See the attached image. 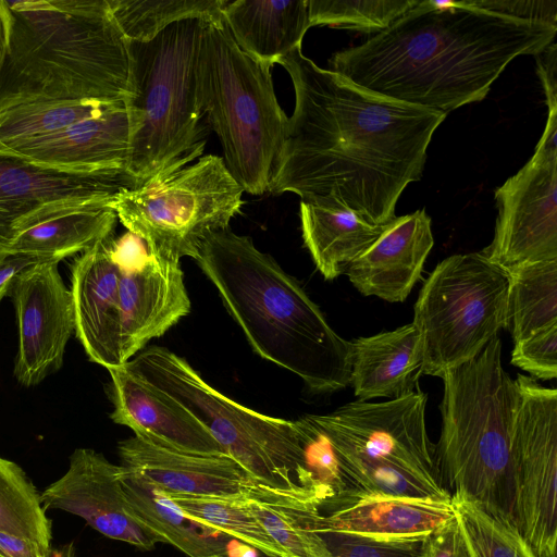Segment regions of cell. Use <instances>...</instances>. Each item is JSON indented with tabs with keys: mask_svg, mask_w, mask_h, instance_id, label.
Returning <instances> with one entry per match:
<instances>
[{
	"mask_svg": "<svg viewBox=\"0 0 557 557\" xmlns=\"http://www.w3.org/2000/svg\"><path fill=\"white\" fill-rule=\"evenodd\" d=\"M295 109L270 193L350 210L385 224L409 183L421 178L426 148L446 115L370 92L318 66L301 47L282 58Z\"/></svg>",
	"mask_w": 557,
	"mask_h": 557,
	"instance_id": "6da1fadb",
	"label": "cell"
},
{
	"mask_svg": "<svg viewBox=\"0 0 557 557\" xmlns=\"http://www.w3.org/2000/svg\"><path fill=\"white\" fill-rule=\"evenodd\" d=\"M557 26L518 20L468 1L420 2L330 70L379 96L447 115L481 101L510 61L536 55Z\"/></svg>",
	"mask_w": 557,
	"mask_h": 557,
	"instance_id": "7a4b0ae2",
	"label": "cell"
},
{
	"mask_svg": "<svg viewBox=\"0 0 557 557\" xmlns=\"http://www.w3.org/2000/svg\"><path fill=\"white\" fill-rule=\"evenodd\" d=\"M0 112L65 100L125 101L129 53L108 0H0Z\"/></svg>",
	"mask_w": 557,
	"mask_h": 557,
	"instance_id": "3957f363",
	"label": "cell"
},
{
	"mask_svg": "<svg viewBox=\"0 0 557 557\" xmlns=\"http://www.w3.org/2000/svg\"><path fill=\"white\" fill-rule=\"evenodd\" d=\"M253 350L315 394L350 384V342L326 322L299 283L250 237L211 232L195 257Z\"/></svg>",
	"mask_w": 557,
	"mask_h": 557,
	"instance_id": "277c9868",
	"label": "cell"
},
{
	"mask_svg": "<svg viewBox=\"0 0 557 557\" xmlns=\"http://www.w3.org/2000/svg\"><path fill=\"white\" fill-rule=\"evenodd\" d=\"M441 379L440 471L455 493L517 527L511 448L517 389L503 368L498 335L474 359Z\"/></svg>",
	"mask_w": 557,
	"mask_h": 557,
	"instance_id": "5b68a950",
	"label": "cell"
},
{
	"mask_svg": "<svg viewBox=\"0 0 557 557\" xmlns=\"http://www.w3.org/2000/svg\"><path fill=\"white\" fill-rule=\"evenodd\" d=\"M205 26L187 18L149 40H128L131 187L176 172L203 152L198 67Z\"/></svg>",
	"mask_w": 557,
	"mask_h": 557,
	"instance_id": "8992f818",
	"label": "cell"
},
{
	"mask_svg": "<svg viewBox=\"0 0 557 557\" xmlns=\"http://www.w3.org/2000/svg\"><path fill=\"white\" fill-rule=\"evenodd\" d=\"M125 366L185 408L262 486L318 510L333 498L310 467L300 419L273 418L235 403L164 347H148Z\"/></svg>",
	"mask_w": 557,
	"mask_h": 557,
	"instance_id": "52a82bcc",
	"label": "cell"
},
{
	"mask_svg": "<svg viewBox=\"0 0 557 557\" xmlns=\"http://www.w3.org/2000/svg\"><path fill=\"white\" fill-rule=\"evenodd\" d=\"M271 65L244 52L224 20L206 22L199 52L203 115L223 148V161L251 195L270 193L277 175L288 117L272 83Z\"/></svg>",
	"mask_w": 557,
	"mask_h": 557,
	"instance_id": "ba28073f",
	"label": "cell"
},
{
	"mask_svg": "<svg viewBox=\"0 0 557 557\" xmlns=\"http://www.w3.org/2000/svg\"><path fill=\"white\" fill-rule=\"evenodd\" d=\"M417 389L382 403L356 400L308 414L325 434L356 492L449 500Z\"/></svg>",
	"mask_w": 557,
	"mask_h": 557,
	"instance_id": "9c48e42d",
	"label": "cell"
},
{
	"mask_svg": "<svg viewBox=\"0 0 557 557\" xmlns=\"http://www.w3.org/2000/svg\"><path fill=\"white\" fill-rule=\"evenodd\" d=\"M244 188L223 158L207 154L165 176L121 187L110 207L157 258H194L208 234L230 226L243 206Z\"/></svg>",
	"mask_w": 557,
	"mask_h": 557,
	"instance_id": "30bf717a",
	"label": "cell"
},
{
	"mask_svg": "<svg viewBox=\"0 0 557 557\" xmlns=\"http://www.w3.org/2000/svg\"><path fill=\"white\" fill-rule=\"evenodd\" d=\"M508 273L482 252L454 255L434 268L413 307L422 374L442 377L508 326Z\"/></svg>",
	"mask_w": 557,
	"mask_h": 557,
	"instance_id": "8fae6325",
	"label": "cell"
},
{
	"mask_svg": "<svg viewBox=\"0 0 557 557\" xmlns=\"http://www.w3.org/2000/svg\"><path fill=\"white\" fill-rule=\"evenodd\" d=\"M515 384L517 527L539 557H556L557 391L522 374Z\"/></svg>",
	"mask_w": 557,
	"mask_h": 557,
	"instance_id": "7c38bea8",
	"label": "cell"
},
{
	"mask_svg": "<svg viewBox=\"0 0 557 557\" xmlns=\"http://www.w3.org/2000/svg\"><path fill=\"white\" fill-rule=\"evenodd\" d=\"M498 218L492 243L481 252L506 272L557 260V151L533 157L495 190Z\"/></svg>",
	"mask_w": 557,
	"mask_h": 557,
	"instance_id": "4fadbf2b",
	"label": "cell"
},
{
	"mask_svg": "<svg viewBox=\"0 0 557 557\" xmlns=\"http://www.w3.org/2000/svg\"><path fill=\"white\" fill-rule=\"evenodd\" d=\"M110 251L121 269L120 315L123 363L188 314L190 301L180 262L154 257L145 242L126 231L111 235Z\"/></svg>",
	"mask_w": 557,
	"mask_h": 557,
	"instance_id": "5bb4252c",
	"label": "cell"
},
{
	"mask_svg": "<svg viewBox=\"0 0 557 557\" xmlns=\"http://www.w3.org/2000/svg\"><path fill=\"white\" fill-rule=\"evenodd\" d=\"M57 261H40L21 271L11 282L18 325L14 375L24 386L39 384L63 364L65 346L75 331L71 290Z\"/></svg>",
	"mask_w": 557,
	"mask_h": 557,
	"instance_id": "9a60e30c",
	"label": "cell"
},
{
	"mask_svg": "<svg viewBox=\"0 0 557 557\" xmlns=\"http://www.w3.org/2000/svg\"><path fill=\"white\" fill-rule=\"evenodd\" d=\"M126 180L46 171L0 156V258L22 231L58 213L110 206Z\"/></svg>",
	"mask_w": 557,
	"mask_h": 557,
	"instance_id": "2e32d148",
	"label": "cell"
},
{
	"mask_svg": "<svg viewBox=\"0 0 557 557\" xmlns=\"http://www.w3.org/2000/svg\"><path fill=\"white\" fill-rule=\"evenodd\" d=\"M123 468L90 448L70 456L66 472L40 493L42 507L83 518L112 540L151 550L159 542L136 518L122 484Z\"/></svg>",
	"mask_w": 557,
	"mask_h": 557,
	"instance_id": "e0dca14e",
	"label": "cell"
},
{
	"mask_svg": "<svg viewBox=\"0 0 557 557\" xmlns=\"http://www.w3.org/2000/svg\"><path fill=\"white\" fill-rule=\"evenodd\" d=\"M117 450L126 471L163 493L244 498L280 494L259 484L225 454L183 453L156 446L137 436L120 442Z\"/></svg>",
	"mask_w": 557,
	"mask_h": 557,
	"instance_id": "ac0fdd59",
	"label": "cell"
},
{
	"mask_svg": "<svg viewBox=\"0 0 557 557\" xmlns=\"http://www.w3.org/2000/svg\"><path fill=\"white\" fill-rule=\"evenodd\" d=\"M128 152L129 124L124 102L103 115L0 151V156L46 171L108 176L129 183L126 176Z\"/></svg>",
	"mask_w": 557,
	"mask_h": 557,
	"instance_id": "d6986e66",
	"label": "cell"
},
{
	"mask_svg": "<svg viewBox=\"0 0 557 557\" xmlns=\"http://www.w3.org/2000/svg\"><path fill=\"white\" fill-rule=\"evenodd\" d=\"M450 499L351 492L326 502L314 515V524L318 532L422 541L455 518Z\"/></svg>",
	"mask_w": 557,
	"mask_h": 557,
	"instance_id": "ffe728a7",
	"label": "cell"
},
{
	"mask_svg": "<svg viewBox=\"0 0 557 557\" xmlns=\"http://www.w3.org/2000/svg\"><path fill=\"white\" fill-rule=\"evenodd\" d=\"M108 371L114 423L126 425L135 436L166 449L200 455L224 454L210 432L173 398L125 364Z\"/></svg>",
	"mask_w": 557,
	"mask_h": 557,
	"instance_id": "44dd1931",
	"label": "cell"
},
{
	"mask_svg": "<svg viewBox=\"0 0 557 557\" xmlns=\"http://www.w3.org/2000/svg\"><path fill=\"white\" fill-rule=\"evenodd\" d=\"M111 235L74 260L71 289L76 336L89 359L107 370L124 364L120 343L121 269L110 251Z\"/></svg>",
	"mask_w": 557,
	"mask_h": 557,
	"instance_id": "7402d4cb",
	"label": "cell"
},
{
	"mask_svg": "<svg viewBox=\"0 0 557 557\" xmlns=\"http://www.w3.org/2000/svg\"><path fill=\"white\" fill-rule=\"evenodd\" d=\"M434 245L425 210L396 216L381 237L346 267L350 283L364 296L404 301L420 278Z\"/></svg>",
	"mask_w": 557,
	"mask_h": 557,
	"instance_id": "603a6c76",
	"label": "cell"
},
{
	"mask_svg": "<svg viewBox=\"0 0 557 557\" xmlns=\"http://www.w3.org/2000/svg\"><path fill=\"white\" fill-rule=\"evenodd\" d=\"M422 370V343L412 323L350 341L349 385L358 400L411 394Z\"/></svg>",
	"mask_w": 557,
	"mask_h": 557,
	"instance_id": "cb8c5ba5",
	"label": "cell"
},
{
	"mask_svg": "<svg viewBox=\"0 0 557 557\" xmlns=\"http://www.w3.org/2000/svg\"><path fill=\"white\" fill-rule=\"evenodd\" d=\"M223 20L244 52L271 66L300 48L311 27L307 0L227 1Z\"/></svg>",
	"mask_w": 557,
	"mask_h": 557,
	"instance_id": "d4e9b609",
	"label": "cell"
},
{
	"mask_svg": "<svg viewBox=\"0 0 557 557\" xmlns=\"http://www.w3.org/2000/svg\"><path fill=\"white\" fill-rule=\"evenodd\" d=\"M300 221L305 245L325 280L341 275L392 222L371 224L350 210L309 201L300 202Z\"/></svg>",
	"mask_w": 557,
	"mask_h": 557,
	"instance_id": "484cf974",
	"label": "cell"
},
{
	"mask_svg": "<svg viewBox=\"0 0 557 557\" xmlns=\"http://www.w3.org/2000/svg\"><path fill=\"white\" fill-rule=\"evenodd\" d=\"M26 472L0 456V557H50L52 523Z\"/></svg>",
	"mask_w": 557,
	"mask_h": 557,
	"instance_id": "4316f807",
	"label": "cell"
},
{
	"mask_svg": "<svg viewBox=\"0 0 557 557\" xmlns=\"http://www.w3.org/2000/svg\"><path fill=\"white\" fill-rule=\"evenodd\" d=\"M117 218L110 206L67 210L18 233L8 255L57 261L84 252L114 233Z\"/></svg>",
	"mask_w": 557,
	"mask_h": 557,
	"instance_id": "83f0119b",
	"label": "cell"
},
{
	"mask_svg": "<svg viewBox=\"0 0 557 557\" xmlns=\"http://www.w3.org/2000/svg\"><path fill=\"white\" fill-rule=\"evenodd\" d=\"M122 484L136 518L159 542L188 557H228L220 533L188 518L162 492L124 468Z\"/></svg>",
	"mask_w": 557,
	"mask_h": 557,
	"instance_id": "f1b7e54d",
	"label": "cell"
},
{
	"mask_svg": "<svg viewBox=\"0 0 557 557\" xmlns=\"http://www.w3.org/2000/svg\"><path fill=\"white\" fill-rule=\"evenodd\" d=\"M507 320L515 343L557 325V260L507 271Z\"/></svg>",
	"mask_w": 557,
	"mask_h": 557,
	"instance_id": "f546056e",
	"label": "cell"
},
{
	"mask_svg": "<svg viewBox=\"0 0 557 557\" xmlns=\"http://www.w3.org/2000/svg\"><path fill=\"white\" fill-rule=\"evenodd\" d=\"M124 102L48 101L0 112V151L55 134L83 120L103 115Z\"/></svg>",
	"mask_w": 557,
	"mask_h": 557,
	"instance_id": "4dcf8cb0",
	"label": "cell"
},
{
	"mask_svg": "<svg viewBox=\"0 0 557 557\" xmlns=\"http://www.w3.org/2000/svg\"><path fill=\"white\" fill-rule=\"evenodd\" d=\"M246 504L286 557H333L314 524L318 509L280 494L247 498Z\"/></svg>",
	"mask_w": 557,
	"mask_h": 557,
	"instance_id": "1f68e13d",
	"label": "cell"
},
{
	"mask_svg": "<svg viewBox=\"0 0 557 557\" xmlns=\"http://www.w3.org/2000/svg\"><path fill=\"white\" fill-rule=\"evenodd\" d=\"M163 494L188 518L199 524L224 536L233 537L262 554L286 557L251 513L246 504L247 498Z\"/></svg>",
	"mask_w": 557,
	"mask_h": 557,
	"instance_id": "d6a6232c",
	"label": "cell"
},
{
	"mask_svg": "<svg viewBox=\"0 0 557 557\" xmlns=\"http://www.w3.org/2000/svg\"><path fill=\"white\" fill-rule=\"evenodd\" d=\"M227 0H108L111 13L124 37L146 41L173 23L200 18L223 20Z\"/></svg>",
	"mask_w": 557,
	"mask_h": 557,
	"instance_id": "836d02e7",
	"label": "cell"
},
{
	"mask_svg": "<svg viewBox=\"0 0 557 557\" xmlns=\"http://www.w3.org/2000/svg\"><path fill=\"white\" fill-rule=\"evenodd\" d=\"M450 500L468 557H539L516 525L460 494Z\"/></svg>",
	"mask_w": 557,
	"mask_h": 557,
	"instance_id": "e575fe53",
	"label": "cell"
},
{
	"mask_svg": "<svg viewBox=\"0 0 557 557\" xmlns=\"http://www.w3.org/2000/svg\"><path fill=\"white\" fill-rule=\"evenodd\" d=\"M310 26L380 33L414 8L420 0H307Z\"/></svg>",
	"mask_w": 557,
	"mask_h": 557,
	"instance_id": "d590c367",
	"label": "cell"
},
{
	"mask_svg": "<svg viewBox=\"0 0 557 557\" xmlns=\"http://www.w3.org/2000/svg\"><path fill=\"white\" fill-rule=\"evenodd\" d=\"M319 533L333 557H423V540L379 541L334 532Z\"/></svg>",
	"mask_w": 557,
	"mask_h": 557,
	"instance_id": "8d00e7d4",
	"label": "cell"
},
{
	"mask_svg": "<svg viewBox=\"0 0 557 557\" xmlns=\"http://www.w3.org/2000/svg\"><path fill=\"white\" fill-rule=\"evenodd\" d=\"M510 362L536 379H556L557 325L515 343Z\"/></svg>",
	"mask_w": 557,
	"mask_h": 557,
	"instance_id": "74e56055",
	"label": "cell"
},
{
	"mask_svg": "<svg viewBox=\"0 0 557 557\" xmlns=\"http://www.w3.org/2000/svg\"><path fill=\"white\" fill-rule=\"evenodd\" d=\"M472 7L518 20L557 26V1L540 0H467Z\"/></svg>",
	"mask_w": 557,
	"mask_h": 557,
	"instance_id": "f35d334b",
	"label": "cell"
},
{
	"mask_svg": "<svg viewBox=\"0 0 557 557\" xmlns=\"http://www.w3.org/2000/svg\"><path fill=\"white\" fill-rule=\"evenodd\" d=\"M423 557H468L455 518L423 540Z\"/></svg>",
	"mask_w": 557,
	"mask_h": 557,
	"instance_id": "ab89813d",
	"label": "cell"
},
{
	"mask_svg": "<svg viewBox=\"0 0 557 557\" xmlns=\"http://www.w3.org/2000/svg\"><path fill=\"white\" fill-rule=\"evenodd\" d=\"M535 58L536 71L545 92L548 111H557V45L550 44Z\"/></svg>",
	"mask_w": 557,
	"mask_h": 557,
	"instance_id": "60d3db41",
	"label": "cell"
},
{
	"mask_svg": "<svg viewBox=\"0 0 557 557\" xmlns=\"http://www.w3.org/2000/svg\"><path fill=\"white\" fill-rule=\"evenodd\" d=\"M50 557H77L73 543L65 544L61 547L53 548Z\"/></svg>",
	"mask_w": 557,
	"mask_h": 557,
	"instance_id": "b9f144b4",
	"label": "cell"
},
{
	"mask_svg": "<svg viewBox=\"0 0 557 557\" xmlns=\"http://www.w3.org/2000/svg\"><path fill=\"white\" fill-rule=\"evenodd\" d=\"M5 51H7L5 26H4L2 11L0 8V70H1L2 63L4 61Z\"/></svg>",
	"mask_w": 557,
	"mask_h": 557,
	"instance_id": "7bdbcfd3",
	"label": "cell"
},
{
	"mask_svg": "<svg viewBox=\"0 0 557 557\" xmlns=\"http://www.w3.org/2000/svg\"><path fill=\"white\" fill-rule=\"evenodd\" d=\"M261 557H278V556H272V555H267V554L261 553Z\"/></svg>",
	"mask_w": 557,
	"mask_h": 557,
	"instance_id": "ee69618b",
	"label": "cell"
},
{
	"mask_svg": "<svg viewBox=\"0 0 557 557\" xmlns=\"http://www.w3.org/2000/svg\"><path fill=\"white\" fill-rule=\"evenodd\" d=\"M2 258H3V257H2ZM0 260H1V258H0ZM3 297H4V296H1V295H0V300H1Z\"/></svg>",
	"mask_w": 557,
	"mask_h": 557,
	"instance_id": "f6af8a7d",
	"label": "cell"
}]
</instances>
